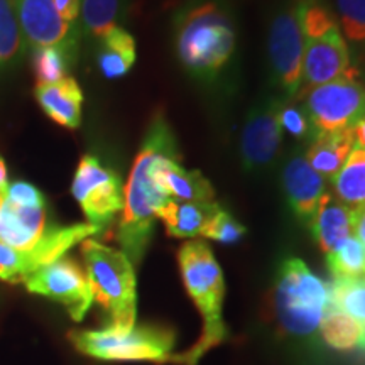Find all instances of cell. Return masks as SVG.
Wrapping results in <instances>:
<instances>
[{
    "instance_id": "1",
    "label": "cell",
    "mask_w": 365,
    "mask_h": 365,
    "mask_svg": "<svg viewBox=\"0 0 365 365\" xmlns=\"http://www.w3.org/2000/svg\"><path fill=\"white\" fill-rule=\"evenodd\" d=\"M175 48L181 66L203 85H218L234 66L237 21L228 0H186L178 9Z\"/></svg>"
},
{
    "instance_id": "2",
    "label": "cell",
    "mask_w": 365,
    "mask_h": 365,
    "mask_svg": "<svg viewBox=\"0 0 365 365\" xmlns=\"http://www.w3.org/2000/svg\"><path fill=\"white\" fill-rule=\"evenodd\" d=\"M178 150V143L166 118L158 115L150 122L143 148L134 159L124 188V208L118 222L117 239L129 261L137 266L143 261L153 239L158 212L170 202L153 178V164L164 153Z\"/></svg>"
},
{
    "instance_id": "3",
    "label": "cell",
    "mask_w": 365,
    "mask_h": 365,
    "mask_svg": "<svg viewBox=\"0 0 365 365\" xmlns=\"http://www.w3.org/2000/svg\"><path fill=\"white\" fill-rule=\"evenodd\" d=\"M182 282L203 319V330L196 344L186 352L173 354L170 362L176 365H198L207 352L227 340L223 323L225 281L220 264L207 242L191 239L178 252Z\"/></svg>"
},
{
    "instance_id": "4",
    "label": "cell",
    "mask_w": 365,
    "mask_h": 365,
    "mask_svg": "<svg viewBox=\"0 0 365 365\" xmlns=\"http://www.w3.org/2000/svg\"><path fill=\"white\" fill-rule=\"evenodd\" d=\"M330 307V287L309 271L301 259H286L274 284L272 308L279 328L298 339H312L319 331Z\"/></svg>"
},
{
    "instance_id": "5",
    "label": "cell",
    "mask_w": 365,
    "mask_h": 365,
    "mask_svg": "<svg viewBox=\"0 0 365 365\" xmlns=\"http://www.w3.org/2000/svg\"><path fill=\"white\" fill-rule=\"evenodd\" d=\"M86 276L93 301L110 317V327L130 330L135 327V272L134 264L122 250L93 239L81 242Z\"/></svg>"
},
{
    "instance_id": "6",
    "label": "cell",
    "mask_w": 365,
    "mask_h": 365,
    "mask_svg": "<svg viewBox=\"0 0 365 365\" xmlns=\"http://www.w3.org/2000/svg\"><path fill=\"white\" fill-rule=\"evenodd\" d=\"M304 43L299 0H276L267 21L266 46L274 93L282 98L299 95Z\"/></svg>"
},
{
    "instance_id": "7",
    "label": "cell",
    "mask_w": 365,
    "mask_h": 365,
    "mask_svg": "<svg viewBox=\"0 0 365 365\" xmlns=\"http://www.w3.org/2000/svg\"><path fill=\"white\" fill-rule=\"evenodd\" d=\"M70 340L81 354L112 362H170L175 349V333L159 327L71 331Z\"/></svg>"
},
{
    "instance_id": "8",
    "label": "cell",
    "mask_w": 365,
    "mask_h": 365,
    "mask_svg": "<svg viewBox=\"0 0 365 365\" xmlns=\"http://www.w3.org/2000/svg\"><path fill=\"white\" fill-rule=\"evenodd\" d=\"M298 97H303L314 134L354 129L365 117V85L350 75L314 86Z\"/></svg>"
},
{
    "instance_id": "9",
    "label": "cell",
    "mask_w": 365,
    "mask_h": 365,
    "mask_svg": "<svg viewBox=\"0 0 365 365\" xmlns=\"http://www.w3.org/2000/svg\"><path fill=\"white\" fill-rule=\"evenodd\" d=\"M71 195L83 210L88 220L86 223L98 228L100 234L110 227L113 218L124 208V185L120 176L90 154L81 158L76 168Z\"/></svg>"
},
{
    "instance_id": "10",
    "label": "cell",
    "mask_w": 365,
    "mask_h": 365,
    "mask_svg": "<svg viewBox=\"0 0 365 365\" xmlns=\"http://www.w3.org/2000/svg\"><path fill=\"white\" fill-rule=\"evenodd\" d=\"M97 234H100L98 228L90 223H75L66 227L54 225L31 250H16L0 244V279L12 284L24 282L31 274L65 257L68 250Z\"/></svg>"
},
{
    "instance_id": "11",
    "label": "cell",
    "mask_w": 365,
    "mask_h": 365,
    "mask_svg": "<svg viewBox=\"0 0 365 365\" xmlns=\"http://www.w3.org/2000/svg\"><path fill=\"white\" fill-rule=\"evenodd\" d=\"M282 97L264 95L247 113L240 134V161L244 171L264 173L279 156L282 127L279 120Z\"/></svg>"
},
{
    "instance_id": "12",
    "label": "cell",
    "mask_w": 365,
    "mask_h": 365,
    "mask_svg": "<svg viewBox=\"0 0 365 365\" xmlns=\"http://www.w3.org/2000/svg\"><path fill=\"white\" fill-rule=\"evenodd\" d=\"M22 284L29 293L61 303L75 322H81L93 303L86 271L66 255L31 274Z\"/></svg>"
},
{
    "instance_id": "13",
    "label": "cell",
    "mask_w": 365,
    "mask_h": 365,
    "mask_svg": "<svg viewBox=\"0 0 365 365\" xmlns=\"http://www.w3.org/2000/svg\"><path fill=\"white\" fill-rule=\"evenodd\" d=\"M22 39L33 49L63 48L76 53L80 26L59 16L53 0H11Z\"/></svg>"
},
{
    "instance_id": "14",
    "label": "cell",
    "mask_w": 365,
    "mask_h": 365,
    "mask_svg": "<svg viewBox=\"0 0 365 365\" xmlns=\"http://www.w3.org/2000/svg\"><path fill=\"white\" fill-rule=\"evenodd\" d=\"M350 63V49L341 36L340 26L333 27L318 38L307 39L299 95L314 86L349 76Z\"/></svg>"
},
{
    "instance_id": "15",
    "label": "cell",
    "mask_w": 365,
    "mask_h": 365,
    "mask_svg": "<svg viewBox=\"0 0 365 365\" xmlns=\"http://www.w3.org/2000/svg\"><path fill=\"white\" fill-rule=\"evenodd\" d=\"M281 181L291 210L299 222L309 227L314 212L327 191V180L313 170L304 156V145H298L284 159Z\"/></svg>"
},
{
    "instance_id": "16",
    "label": "cell",
    "mask_w": 365,
    "mask_h": 365,
    "mask_svg": "<svg viewBox=\"0 0 365 365\" xmlns=\"http://www.w3.org/2000/svg\"><path fill=\"white\" fill-rule=\"evenodd\" d=\"M153 178L156 185L178 202H215V191L210 181L198 170H185L180 164V150H171L159 156L153 164Z\"/></svg>"
},
{
    "instance_id": "17",
    "label": "cell",
    "mask_w": 365,
    "mask_h": 365,
    "mask_svg": "<svg viewBox=\"0 0 365 365\" xmlns=\"http://www.w3.org/2000/svg\"><path fill=\"white\" fill-rule=\"evenodd\" d=\"M46 207H19L6 198L0 205V244L31 250L51 232Z\"/></svg>"
},
{
    "instance_id": "18",
    "label": "cell",
    "mask_w": 365,
    "mask_h": 365,
    "mask_svg": "<svg viewBox=\"0 0 365 365\" xmlns=\"http://www.w3.org/2000/svg\"><path fill=\"white\" fill-rule=\"evenodd\" d=\"M314 240L323 254H330L336 245L352 237V208L335 195L325 191L309 223Z\"/></svg>"
},
{
    "instance_id": "19",
    "label": "cell",
    "mask_w": 365,
    "mask_h": 365,
    "mask_svg": "<svg viewBox=\"0 0 365 365\" xmlns=\"http://www.w3.org/2000/svg\"><path fill=\"white\" fill-rule=\"evenodd\" d=\"M34 95L39 107L53 122L68 129L80 127L83 91L75 78L66 76L58 83L36 85Z\"/></svg>"
},
{
    "instance_id": "20",
    "label": "cell",
    "mask_w": 365,
    "mask_h": 365,
    "mask_svg": "<svg viewBox=\"0 0 365 365\" xmlns=\"http://www.w3.org/2000/svg\"><path fill=\"white\" fill-rule=\"evenodd\" d=\"M354 148L355 137L352 129L319 132L304 145V156L319 176L331 181V178H335L349 159Z\"/></svg>"
},
{
    "instance_id": "21",
    "label": "cell",
    "mask_w": 365,
    "mask_h": 365,
    "mask_svg": "<svg viewBox=\"0 0 365 365\" xmlns=\"http://www.w3.org/2000/svg\"><path fill=\"white\" fill-rule=\"evenodd\" d=\"M222 207L215 202H178L170 200L158 212V218L163 220L168 235L176 239H196L202 237L205 227Z\"/></svg>"
},
{
    "instance_id": "22",
    "label": "cell",
    "mask_w": 365,
    "mask_h": 365,
    "mask_svg": "<svg viewBox=\"0 0 365 365\" xmlns=\"http://www.w3.org/2000/svg\"><path fill=\"white\" fill-rule=\"evenodd\" d=\"M135 59V41L124 27H117L100 41L97 63L105 78L115 80L125 76Z\"/></svg>"
},
{
    "instance_id": "23",
    "label": "cell",
    "mask_w": 365,
    "mask_h": 365,
    "mask_svg": "<svg viewBox=\"0 0 365 365\" xmlns=\"http://www.w3.org/2000/svg\"><path fill=\"white\" fill-rule=\"evenodd\" d=\"M333 195L346 207L365 205V149L355 145L341 170L331 178Z\"/></svg>"
},
{
    "instance_id": "24",
    "label": "cell",
    "mask_w": 365,
    "mask_h": 365,
    "mask_svg": "<svg viewBox=\"0 0 365 365\" xmlns=\"http://www.w3.org/2000/svg\"><path fill=\"white\" fill-rule=\"evenodd\" d=\"M124 12V0H81V29L91 39L102 41L117 29Z\"/></svg>"
},
{
    "instance_id": "25",
    "label": "cell",
    "mask_w": 365,
    "mask_h": 365,
    "mask_svg": "<svg viewBox=\"0 0 365 365\" xmlns=\"http://www.w3.org/2000/svg\"><path fill=\"white\" fill-rule=\"evenodd\" d=\"M365 327L355 322L352 317L340 312L330 303L325 317L322 319L319 331L323 340L335 350H354L360 346Z\"/></svg>"
},
{
    "instance_id": "26",
    "label": "cell",
    "mask_w": 365,
    "mask_h": 365,
    "mask_svg": "<svg viewBox=\"0 0 365 365\" xmlns=\"http://www.w3.org/2000/svg\"><path fill=\"white\" fill-rule=\"evenodd\" d=\"M327 264L333 279L365 277V247L355 237H349L327 254Z\"/></svg>"
},
{
    "instance_id": "27",
    "label": "cell",
    "mask_w": 365,
    "mask_h": 365,
    "mask_svg": "<svg viewBox=\"0 0 365 365\" xmlns=\"http://www.w3.org/2000/svg\"><path fill=\"white\" fill-rule=\"evenodd\" d=\"M330 303L365 327V277L333 279Z\"/></svg>"
},
{
    "instance_id": "28",
    "label": "cell",
    "mask_w": 365,
    "mask_h": 365,
    "mask_svg": "<svg viewBox=\"0 0 365 365\" xmlns=\"http://www.w3.org/2000/svg\"><path fill=\"white\" fill-rule=\"evenodd\" d=\"M24 39L11 0H0V70L16 65L21 58Z\"/></svg>"
},
{
    "instance_id": "29",
    "label": "cell",
    "mask_w": 365,
    "mask_h": 365,
    "mask_svg": "<svg viewBox=\"0 0 365 365\" xmlns=\"http://www.w3.org/2000/svg\"><path fill=\"white\" fill-rule=\"evenodd\" d=\"M333 12L349 49H365V0H335Z\"/></svg>"
},
{
    "instance_id": "30",
    "label": "cell",
    "mask_w": 365,
    "mask_h": 365,
    "mask_svg": "<svg viewBox=\"0 0 365 365\" xmlns=\"http://www.w3.org/2000/svg\"><path fill=\"white\" fill-rule=\"evenodd\" d=\"M71 51L63 48H38L34 49L33 68L38 85H51L65 80L68 68L73 63Z\"/></svg>"
},
{
    "instance_id": "31",
    "label": "cell",
    "mask_w": 365,
    "mask_h": 365,
    "mask_svg": "<svg viewBox=\"0 0 365 365\" xmlns=\"http://www.w3.org/2000/svg\"><path fill=\"white\" fill-rule=\"evenodd\" d=\"M279 120L282 132H287L301 145H307L313 139L314 130L312 122H309L308 113L304 110L303 102L298 97L282 98Z\"/></svg>"
},
{
    "instance_id": "32",
    "label": "cell",
    "mask_w": 365,
    "mask_h": 365,
    "mask_svg": "<svg viewBox=\"0 0 365 365\" xmlns=\"http://www.w3.org/2000/svg\"><path fill=\"white\" fill-rule=\"evenodd\" d=\"M245 234H247V228L242 225L239 220H235L230 213L220 208L212 217V220L208 222V225L205 227L202 237L222 242V244H234V242H239Z\"/></svg>"
},
{
    "instance_id": "33",
    "label": "cell",
    "mask_w": 365,
    "mask_h": 365,
    "mask_svg": "<svg viewBox=\"0 0 365 365\" xmlns=\"http://www.w3.org/2000/svg\"><path fill=\"white\" fill-rule=\"evenodd\" d=\"M6 198L19 207H46V198L34 185L26 181L11 182L7 188Z\"/></svg>"
},
{
    "instance_id": "34",
    "label": "cell",
    "mask_w": 365,
    "mask_h": 365,
    "mask_svg": "<svg viewBox=\"0 0 365 365\" xmlns=\"http://www.w3.org/2000/svg\"><path fill=\"white\" fill-rule=\"evenodd\" d=\"M53 4L63 19L73 26H78L81 0H53Z\"/></svg>"
},
{
    "instance_id": "35",
    "label": "cell",
    "mask_w": 365,
    "mask_h": 365,
    "mask_svg": "<svg viewBox=\"0 0 365 365\" xmlns=\"http://www.w3.org/2000/svg\"><path fill=\"white\" fill-rule=\"evenodd\" d=\"M352 234L365 247V205L352 208Z\"/></svg>"
},
{
    "instance_id": "36",
    "label": "cell",
    "mask_w": 365,
    "mask_h": 365,
    "mask_svg": "<svg viewBox=\"0 0 365 365\" xmlns=\"http://www.w3.org/2000/svg\"><path fill=\"white\" fill-rule=\"evenodd\" d=\"M7 188H9L7 166H6V161H4L2 154H0V205H2L4 200H6Z\"/></svg>"
},
{
    "instance_id": "37",
    "label": "cell",
    "mask_w": 365,
    "mask_h": 365,
    "mask_svg": "<svg viewBox=\"0 0 365 365\" xmlns=\"http://www.w3.org/2000/svg\"><path fill=\"white\" fill-rule=\"evenodd\" d=\"M352 132H354V137H355V145H359V148L365 149V117L359 122L357 125L354 127Z\"/></svg>"
},
{
    "instance_id": "38",
    "label": "cell",
    "mask_w": 365,
    "mask_h": 365,
    "mask_svg": "<svg viewBox=\"0 0 365 365\" xmlns=\"http://www.w3.org/2000/svg\"><path fill=\"white\" fill-rule=\"evenodd\" d=\"M360 349L365 350V330H364V336H362V341H360Z\"/></svg>"
}]
</instances>
